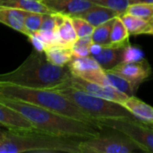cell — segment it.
<instances>
[{"label":"cell","instance_id":"31","mask_svg":"<svg viewBox=\"0 0 153 153\" xmlns=\"http://www.w3.org/2000/svg\"><path fill=\"white\" fill-rule=\"evenodd\" d=\"M28 38H29V40L30 41V43L33 45L35 50L39 51V52H44L45 49L48 48V45L41 39V37L39 36V34L38 32L28 36Z\"/></svg>","mask_w":153,"mask_h":153},{"label":"cell","instance_id":"8","mask_svg":"<svg viewBox=\"0 0 153 153\" xmlns=\"http://www.w3.org/2000/svg\"><path fill=\"white\" fill-rule=\"evenodd\" d=\"M67 86L80 89L91 95L100 97V98H102L110 101H114L121 105L128 98L126 94L121 92L120 91L117 90L116 88L112 86H106V85H100L98 83L91 82L73 74L61 87H67Z\"/></svg>","mask_w":153,"mask_h":153},{"label":"cell","instance_id":"3","mask_svg":"<svg viewBox=\"0 0 153 153\" xmlns=\"http://www.w3.org/2000/svg\"><path fill=\"white\" fill-rule=\"evenodd\" d=\"M81 139L57 136L38 130L1 131L0 153H81Z\"/></svg>","mask_w":153,"mask_h":153},{"label":"cell","instance_id":"6","mask_svg":"<svg viewBox=\"0 0 153 153\" xmlns=\"http://www.w3.org/2000/svg\"><path fill=\"white\" fill-rule=\"evenodd\" d=\"M96 121L102 130L123 134L136 143L143 152H153V124L128 118H105Z\"/></svg>","mask_w":153,"mask_h":153},{"label":"cell","instance_id":"20","mask_svg":"<svg viewBox=\"0 0 153 153\" xmlns=\"http://www.w3.org/2000/svg\"><path fill=\"white\" fill-rule=\"evenodd\" d=\"M129 37L130 34L122 22L120 15L117 16L114 19V22L112 25L111 32H110V44L111 47L116 48H125L129 44Z\"/></svg>","mask_w":153,"mask_h":153},{"label":"cell","instance_id":"9","mask_svg":"<svg viewBox=\"0 0 153 153\" xmlns=\"http://www.w3.org/2000/svg\"><path fill=\"white\" fill-rule=\"evenodd\" d=\"M110 70L129 81L136 91L140 84L148 80L152 74V66L145 58L138 62H121Z\"/></svg>","mask_w":153,"mask_h":153},{"label":"cell","instance_id":"24","mask_svg":"<svg viewBox=\"0 0 153 153\" xmlns=\"http://www.w3.org/2000/svg\"><path fill=\"white\" fill-rule=\"evenodd\" d=\"M126 13L142 18L143 20L153 22V4L148 3H133L129 4L126 12Z\"/></svg>","mask_w":153,"mask_h":153},{"label":"cell","instance_id":"22","mask_svg":"<svg viewBox=\"0 0 153 153\" xmlns=\"http://www.w3.org/2000/svg\"><path fill=\"white\" fill-rule=\"evenodd\" d=\"M105 73H106V75L108 77L110 86L126 94L128 97L135 95L136 90L134 89L133 84L129 81H127L126 78H124L123 76L119 75L118 74L111 70H105Z\"/></svg>","mask_w":153,"mask_h":153},{"label":"cell","instance_id":"1","mask_svg":"<svg viewBox=\"0 0 153 153\" xmlns=\"http://www.w3.org/2000/svg\"><path fill=\"white\" fill-rule=\"evenodd\" d=\"M0 102L21 113L38 131L46 134L84 140L98 136L103 131L96 125L64 116L24 101L0 97Z\"/></svg>","mask_w":153,"mask_h":153},{"label":"cell","instance_id":"30","mask_svg":"<svg viewBox=\"0 0 153 153\" xmlns=\"http://www.w3.org/2000/svg\"><path fill=\"white\" fill-rule=\"evenodd\" d=\"M55 30H56V22H55L53 13H44L41 27L39 31H55Z\"/></svg>","mask_w":153,"mask_h":153},{"label":"cell","instance_id":"34","mask_svg":"<svg viewBox=\"0 0 153 153\" xmlns=\"http://www.w3.org/2000/svg\"><path fill=\"white\" fill-rule=\"evenodd\" d=\"M146 34H148V35H152L153 36V22L151 24V26H150V28H149V30H148V31H147Z\"/></svg>","mask_w":153,"mask_h":153},{"label":"cell","instance_id":"28","mask_svg":"<svg viewBox=\"0 0 153 153\" xmlns=\"http://www.w3.org/2000/svg\"><path fill=\"white\" fill-rule=\"evenodd\" d=\"M144 59V54L142 49L137 47L131 46L128 44L123 48V57L122 62H138Z\"/></svg>","mask_w":153,"mask_h":153},{"label":"cell","instance_id":"17","mask_svg":"<svg viewBox=\"0 0 153 153\" xmlns=\"http://www.w3.org/2000/svg\"><path fill=\"white\" fill-rule=\"evenodd\" d=\"M92 56L104 70H110L122 62L123 48H116L111 46L103 47L100 53Z\"/></svg>","mask_w":153,"mask_h":153},{"label":"cell","instance_id":"2","mask_svg":"<svg viewBox=\"0 0 153 153\" xmlns=\"http://www.w3.org/2000/svg\"><path fill=\"white\" fill-rule=\"evenodd\" d=\"M71 75L67 65H55L47 59L44 52L34 49L15 70L0 74V82L34 89L56 90Z\"/></svg>","mask_w":153,"mask_h":153},{"label":"cell","instance_id":"35","mask_svg":"<svg viewBox=\"0 0 153 153\" xmlns=\"http://www.w3.org/2000/svg\"><path fill=\"white\" fill-rule=\"evenodd\" d=\"M1 131H2V130L0 129V136H1Z\"/></svg>","mask_w":153,"mask_h":153},{"label":"cell","instance_id":"7","mask_svg":"<svg viewBox=\"0 0 153 153\" xmlns=\"http://www.w3.org/2000/svg\"><path fill=\"white\" fill-rule=\"evenodd\" d=\"M112 134H99L80 142L81 153H132L143 152L129 137L115 132Z\"/></svg>","mask_w":153,"mask_h":153},{"label":"cell","instance_id":"16","mask_svg":"<svg viewBox=\"0 0 153 153\" xmlns=\"http://www.w3.org/2000/svg\"><path fill=\"white\" fill-rule=\"evenodd\" d=\"M67 66L69 67L71 74L78 77H82V75L91 71L102 68L92 56H74L71 61L68 63Z\"/></svg>","mask_w":153,"mask_h":153},{"label":"cell","instance_id":"13","mask_svg":"<svg viewBox=\"0 0 153 153\" xmlns=\"http://www.w3.org/2000/svg\"><path fill=\"white\" fill-rule=\"evenodd\" d=\"M122 106L137 119L149 124H153V108L135 97V95L128 97Z\"/></svg>","mask_w":153,"mask_h":153},{"label":"cell","instance_id":"15","mask_svg":"<svg viewBox=\"0 0 153 153\" xmlns=\"http://www.w3.org/2000/svg\"><path fill=\"white\" fill-rule=\"evenodd\" d=\"M118 15H120V13L113 9L99 4H94L86 12L79 15V17L83 18L88 22H90L92 26L97 27L111 19L116 18Z\"/></svg>","mask_w":153,"mask_h":153},{"label":"cell","instance_id":"10","mask_svg":"<svg viewBox=\"0 0 153 153\" xmlns=\"http://www.w3.org/2000/svg\"><path fill=\"white\" fill-rule=\"evenodd\" d=\"M52 12L70 17L79 16L95 4L91 0H42Z\"/></svg>","mask_w":153,"mask_h":153},{"label":"cell","instance_id":"25","mask_svg":"<svg viewBox=\"0 0 153 153\" xmlns=\"http://www.w3.org/2000/svg\"><path fill=\"white\" fill-rule=\"evenodd\" d=\"M43 15L44 13L27 12L25 20H24L25 35L27 37L39 30L42 21H43Z\"/></svg>","mask_w":153,"mask_h":153},{"label":"cell","instance_id":"21","mask_svg":"<svg viewBox=\"0 0 153 153\" xmlns=\"http://www.w3.org/2000/svg\"><path fill=\"white\" fill-rule=\"evenodd\" d=\"M120 18L126 27L130 36L146 34L151 24L152 23V22L143 20L126 13H123L122 14H120Z\"/></svg>","mask_w":153,"mask_h":153},{"label":"cell","instance_id":"4","mask_svg":"<svg viewBox=\"0 0 153 153\" xmlns=\"http://www.w3.org/2000/svg\"><path fill=\"white\" fill-rule=\"evenodd\" d=\"M0 97L24 101L64 116L98 126L97 121L85 115L75 104L56 90L34 89L0 82Z\"/></svg>","mask_w":153,"mask_h":153},{"label":"cell","instance_id":"18","mask_svg":"<svg viewBox=\"0 0 153 153\" xmlns=\"http://www.w3.org/2000/svg\"><path fill=\"white\" fill-rule=\"evenodd\" d=\"M0 7H12L39 13H52L42 0H0Z\"/></svg>","mask_w":153,"mask_h":153},{"label":"cell","instance_id":"19","mask_svg":"<svg viewBox=\"0 0 153 153\" xmlns=\"http://www.w3.org/2000/svg\"><path fill=\"white\" fill-rule=\"evenodd\" d=\"M44 54L51 64L58 66L67 65L74 56L71 48L57 45L48 47L45 49Z\"/></svg>","mask_w":153,"mask_h":153},{"label":"cell","instance_id":"14","mask_svg":"<svg viewBox=\"0 0 153 153\" xmlns=\"http://www.w3.org/2000/svg\"><path fill=\"white\" fill-rule=\"evenodd\" d=\"M27 11L12 8L0 7V22L25 35L24 20Z\"/></svg>","mask_w":153,"mask_h":153},{"label":"cell","instance_id":"23","mask_svg":"<svg viewBox=\"0 0 153 153\" xmlns=\"http://www.w3.org/2000/svg\"><path fill=\"white\" fill-rule=\"evenodd\" d=\"M115 19V18H114ZM114 19H111L105 23H102L94 28L91 34V39L93 43L100 44L103 47H108L110 44V32Z\"/></svg>","mask_w":153,"mask_h":153},{"label":"cell","instance_id":"26","mask_svg":"<svg viewBox=\"0 0 153 153\" xmlns=\"http://www.w3.org/2000/svg\"><path fill=\"white\" fill-rule=\"evenodd\" d=\"M71 18H72L73 25L74 27V30L78 38H84V37L91 36L95 28L94 26H92L90 22H88L86 20H84L82 17L74 16Z\"/></svg>","mask_w":153,"mask_h":153},{"label":"cell","instance_id":"12","mask_svg":"<svg viewBox=\"0 0 153 153\" xmlns=\"http://www.w3.org/2000/svg\"><path fill=\"white\" fill-rule=\"evenodd\" d=\"M56 22V45L71 48L78 39L72 18L61 13H53Z\"/></svg>","mask_w":153,"mask_h":153},{"label":"cell","instance_id":"32","mask_svg":"<svg viewBox=\"0 0 153 153\" xmlns=\"http://www.w3.org/2000/svg\"><path fill=\"white\" fill-rule=\"evenodd\" d=\"M103 46L97 44V43H92L91 48H90V52H91V56H95L98 55L99 53H100V51L102 50Z\"/></svg>","mask_w":153,"mask_h":153},{"label":"cell","instance_id":"33","mask_svg":"<svg viewBox=\"0 0 153 153\" xmlns=\"http://www.w3.org/2000/svg\"><path fill=\"white\" fill-rule=\"evenodd\" d=\"M130 4L133 3H148V4H153V0H129Z\"/></svg>","mask_w":153,"mask_h":153},{"label":"cell","instance_id":"29","mask_svg":"<svg viewBox=\"0 0 153 153\" xmlns=\"http://www.w3.org/2000/svg\"><path fill=\"white\" fill-rule=\"evenodd\" d=\"M95 4L102 5L118 12L120 14L126 12L129 5V0H91Z\"/></svg>","mask_w":153,"mask_h":153},{"label":"cell","instance_id":"27","mask_svg":"<svg viewBox=\"0 0 153 153\" xmlns=\"http://www.w3.org/2000/svg\"><path fill=\"white\" fill-rule=\"evenodd\" d=\"M91 36L78 38V39L74 42L73 47L71 48L73 55L74 56H91L90 48L92 44Z\"/></svg>","mask_w":153,"mask_h":153},{"label":"cell","instance_id":"11","mask_svg":"<svg viewBox=\"0 0 153 153\" xmlns=\"http://www.w3.org/2000/svg\"><path fill=\"white\" fill-rule=\"evenodd\" d=\"M0 126L11 131L37 130L21 113L0 102Z\"/></svg>","mask_w":153,"mask_h":153},{"label":"cell","instance_id":"5","mask_svg":"<svg viewBox=\"0 0 153 153\" xmlns=\"http://www.w3.org/2000/svg\"><path fill=\"white\" fill-rule=\"evenodd\" d=\"M93 120L105 118L137 119L121 104L91 95L80 89L67 86L56 89Z\"/></svg>","mask_w":153,"mask_h":153}]
</instances>
